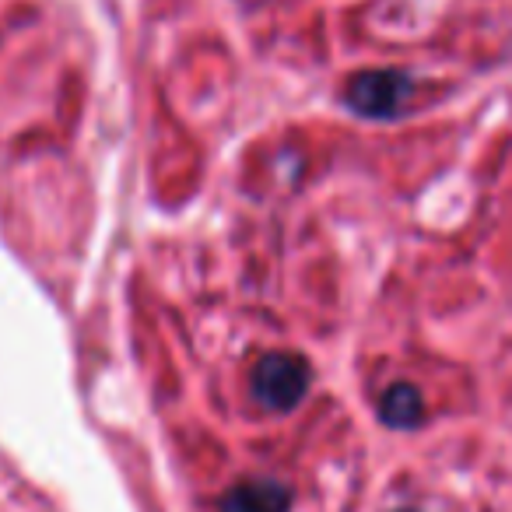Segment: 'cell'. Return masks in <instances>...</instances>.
Returning <instances> with one entry per match:
<instances>
[{
  "instance_id": "3",
  "label": "cell",
  "mask_w": 512,
  "mask_h": 512,
  "mask_svg": "<svg viewBox=\"0 0 512 512\" xmlns=\"http://www.w3.org/2000/svg\"><path fill=\"white\" fill-rule=\"evenodd\" d=\"M407 95V81L397 78V74H369V78H358L351 85L348 99L358 113H369V116H390L400 109Z\"/></svg>"
},
{
  "instance_id": "1",
  "label": "cell",
  "mask_w": 512,
  "mask_h": 512,
  "mask_svg": "<svg viewBox=\"0 0 512 512\" xmlns=\"http://www.w3.org/2000/svg\"><path fill=\"white\" fill-rule=\"evenodd\" d=\"M309 390V365L299 355H264L253 369V397L264 411H292Z\"/></svg>"
},
{
  "instance_id": "2",
  "label": "cell",
  "mask_w": 512,
  "mask_h": 512,
  "mask_svg": "<svg viewBox=\"0 0 512 512\" xmlns=\"http://www.w3.org/2000/svg\"><path fill=\"white\" fill-rule=\"evenodd\" d=\"M288 509H292V488L281 481H271V477L239 481L218 502V512H288Z\"/></svg>"
},
{
  "instance_id": "4",
  "label": "cell",
  "mask_w": 512,
  "mask_h": 512,
  "mask_svg": "<svg viewBox=\"0 0 512 512\" xmlns=\"http://www.w3.org/2000/svg\"><path fill=\"white\" fill-rule=\"evenodd\" d=\"M379 414H383L386 425L393 428H414L425 418V404H421V393L407 383H397L383 393L379 400Z\"/></svg>"
}]
</instances>
